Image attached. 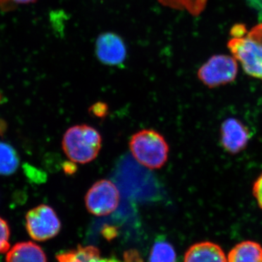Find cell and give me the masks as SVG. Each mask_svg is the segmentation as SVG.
Returning a JSON list of instances; mask_svg holds the SVG:
<instances>
[{"label": "cell", "instance_id": "13", "mask_svg": "<svg viewBox=\"0 0 262 262\" xmlns=\"http://www.w3.org/2000/svg\"><path fill=\"white\" fill-rule=\"evenodd\" d=\"M18 155L13 146L0 142V175H12L19 166Z\"/></svg>", "mask_w": 262, "mask_h": 262}, {"label": "cell", "instance_id": "19", "mask_svg": "<svg viewBox=\"0 0 262 262\" xmlns=\"http://www.w3.org/2000/svg\"><path fill=\"white\" fill-rule=\"evenodd\" d=\"M123 262H144L139 251L130 249L125 251L123 255Z\"/></svg>", "mask_w": 262, "mask_h": 262}, {"label": "cell", "instance_id": "8", "mask_svg": "<svg viewBox=\"0 0 262 262\" xmlns=\"http://www.w3.org/2000/svg\"><path fill=\"white\" fill-rule=\"evenodd\" d=\"M251 139V133L244 122L229 117L222 122L220 128V141L222 147L231 155L244 151Z\"/></svg>", "mask_w": 262, "mask_h": 262}, {"label": "cell", "instance_id": "3", "mask_svg": "<svg viewBox=\"0 0 262 262\" xmlns=\"http://www.w3.org/2000/svg\"><path fill=\"white\" fill-rule=\"evenodd\" d=\"M229 49L248 75L262 80V24L241 38H232Z\"/></svg>", "mask_w": 262, "mask_h": 262}, {"label": "cell", "instance_id": "12", "mask_svg": "<svg viewBox=\"0 0 262 262\" xmlns=\"http://www.w3.org/2000/svg\"><path fill=\"white\" fill-rule=\"evenodd\" d=\"M101 252L94 246H78L75 249L58 253L57 262H98Z\"/></svg>", "mask_w": 262, "mask_h": 262}, {"label": "cell", "instance_id": "14", "mask_svg": "<svg viewBox=\"0 0 262 262\" xmlns=\"http://www.w3.org/2000/svg\"><path fill=\"white\" fill-rule=\"evenodd\" d=\"M160 4L170 9L187 11L198 16L204 11L208 0H158Z\"/></svg>", "mask_w": 262, "mask_h": 262}, {"label": "cell", "instance_id": "2", "mask_svg": "<svg viewBox=\"0 0 262 262\" xmlns=\"http://www.w3.org/2000/svg\"><path fill=\"white\" fill-rule=\"evenodd\" d=\"M129 148L136 161L150 170L163 168L168 161V143L153 129H143L134 134L129 141Z\"/></svg>", "mask_w": 262, "mask_h": 262}, {"label": "cell", "instance_id": "18", "mask_svg": "<svg viewBox=\"0 0 262 262\" xmlns=\"http://www.w3.org/2000/svg\"><path fill=\"white\" fill-rule=\"evenodd\" d=\"M253 194L262 210V173L255 181L253 186Z\"/></svg>", "mask_w": 262, "mask_h": 262}, {"label": "cell", "instance_id": "17", "mask_svg": "<svg viewBox=\"0 0 262 262\" xmlns=\"http://www.w3.org/2000/svg\"><path fill=\"white\" fill-rule=\"evenodd\" d=\"M89 112L95 117H98V118H103L107 115L108 107L106 103L98 102L94 103L89 108Z\"/></svg>", "mask_w": 262, "mask_h": 262}, {"label": "cell", "instance_id": "4", "mask_svg": "<svg viewBox=\"0 0 262 262\" xmlns=\"http://www.w3.org/2000/svg\"><path fill=\"white\" fill-rule=\"evenodd\" d=\"M120 192L115 184L108 179H101L93 184L84 196L88 211L96 216L113 213L120 203Z\"/></svg>", "mask_w": 262, "mask_h": 262}, {"label": "cell", "instance_id": "10", "mask_svg": "<svg viewBox=\"0 0 262 262\" xmlns=\"http://www.w3.org/2000/svg\"><path fill=\"white\" fill-rule=\"evenodd\" d=\"M6 262H47L46 253L32 242L18 243L8 251Z\"/></svg>", "mask_w": 262, "mask_h": 262}, {"label": "cell", "instance_id": "20", "mask_svg": "<svg viewBox=\"0 0 262 262\" xmlns=\"http://www.w3.org/2000/svg\"><path fill=\"white\" fill-rule=\"evenodd\" d=\"M34 1L35 0H0V6L3 9L8 10L16 5L27 4Z\"/></svg>", "mask_w": 262, "mask_h": 262}, {"label": "cell", "instance_id": "23", "mask_svg": "<svg viewBox=\"0 0 262 262\" xmlns=\"http://www.w3.org/2000/svg\"><path fill=\"white\" fill-rule=\"evenodd\" d=\"M98 262H121L120 260L115 257L112 258H100Z\"/></svg>", "mask_w": 262, "mask_h": 262}, {"label": "cell", "instance_id": "11", "mask_svg": "<svg viewBox=\"0 0 262 262\" xmlns=\"http://www.w3.org/2000/svg\"><path fill=\"white\" fill-rule=\"evenodd\" d=\"M227 262H262V246L255 241H243L229 251Z\"/></svg>", "mask_w": 262, "mask_h": 262}, {"label": "cell", "instance_id": "21", "mask_svg": "<svg viewBox=\"0 0 262 262\" xmlns=\"http://www.w3.org/2000/svg\"><path fill=\"white\" fill-rule=\"evenodd\" d=\"M247 30L244 24H236L231 30V35L233 38L244 37L247 34Z\"/></svg>", "mask_w": 262, "mask_h": 262}, {"label": "cell", "instance_id": "16", "mask_svg": "<svg viewBox=\"0 0 262 262\" xmlns=\"http://www.w3.org/2000/svg\"><path fill=\"white\" fill-rule=\"evenodd\" d=\"M10 228L6 221L0 217V253L9 251Z\"/></svg>", "mask_w": 262, "mask_h": 262}, {"label": "cell", "instance_id": "5", "mask_svg": "<svg viewBox=\"0 0 262 262\" xmlns=\"http://www.w3.org/2000/svg\"><path fill=\"white\" fill-rule=\"evenodd\" d=\"M237 63L232 57L215 55L202 66L198 72V78L210 89L230 83L237 75Z\"/></svg>", "mask_w": 262, "mask_h": 262}, {"label": "cell", "instance_id": "7", "mask_svg": "<svg viewBox=\"0 0 262 262\" xmlns=\"http://www.w3.org/2000/svg\"><path fill=\"white\" fill-rule=\"evenodd\" d=\"M96 54L105 65L120 66L127 58V48L122 38L113 32H104L96 42Z\"/></svg>", "mask_w": 262, "mask_h": 262}, {"label": "cell", "instance_id": "22", "mask_svg": "<svg viewBox=\"0 0 262 262\" xmlns=\"http://www.w3.org/2000/svg\"><path fill=\"white\" fill-rule=\"evenodd\" d=\"M251 7L257 10L259 15V20L262 21V0H247Z\"/></svg>", "mask_w": 262, "mask_h": 262}, {"label": "cell", "instance_id": "9", "mask_svg": "<svg viewBox=\"0 0 262 262\" xmlns=\"http://www.w3.org/2000/svg\"><path fill=\"white\" fill-rule=\"evenodd\" d=\"M184 262H227V258L218 244L205 241L190 246L184 255Z\"/></svg>", "mask_w": 262, "mask_h": 262}, {"label": "cell", "instance_id": "15", "mask_svg": "<svg viewBox=\"0 0 262 262\" xmlns=\"http://www.w3.org/2000/svg\"><path fill=\"white\" fill-rule=\"evenodd\" d=\"M149 262H177V253L170 243L157 241L151 248Z\"/></svg>", "mask_w": 262, "mask_h": 262}, {"label": "cell", "instance_id": "1", "mask_svg": "<svg viewBox=\"0 0 262 262\" xmlns=\"http://www.w3.org/2000/svg\"><path fill=\"white\" fill-rule=\"evenodd\" d=\"M102 146V137L95 127L77 125L70 127L62 140V149L75 163L87 164L97 158Z\"/></svg>", "mask_w": 262, "mask_h": 262}, {"label": "cell", "instance_id": "6", "mask_svg": "<svg viewBox=\"0 0 262 262\" xmlns=\"http://www.w3.org/2000/svg\"><path fill=\"white\" fill-rule=\"evenodd\" d=\"M26 227L29 235L34 241H46L59 233L61 224L51 207L40 205L27 213Z\"/></svg>", "mask_w": 262, "mask_h": 262}]
</instances>
